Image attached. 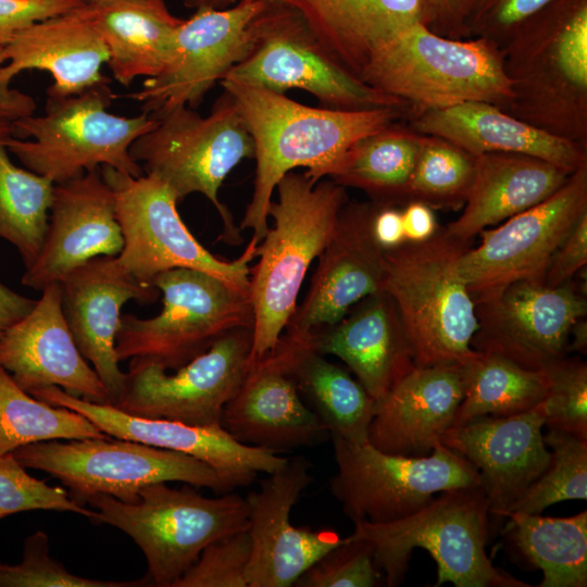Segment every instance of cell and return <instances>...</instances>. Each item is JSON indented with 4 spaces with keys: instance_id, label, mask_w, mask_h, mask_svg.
<instances>
[{
    "instance_id": "6",
    "label": "cell",
    "mask_w": 587,
    "mask_h": 587,
    "mask_svg": "<svg viewBox=\"0 0 587 587\" xmlns=\"http://www.w3.org/2000/svg\"><path fill=\"white\" fill-rule=\"evenodd\" d=\"M359 78L411 108L412 113L512 98L502 51L484 38L441 36L414 23L375 51Z\"/></svg>"
},
{
    "instance_id": "56",
    "label": "cell",
    "mask_w": 587,
    "mask_h": 587,
    "mask_svg": "<svg viewBox=\"0 0 587 587\" xmlns=\"http://www.w3.org/2000/svg\"><path fill=\"white\" fill-rule=\"evenodd\" d=\"M5 63V60L3 58V52H2V46H0V66Z\"/></svg>"
},
{
    "instance_id": "20",
    "label": "cell",
    "mask_w": 587,
    "mask_h": 587,
    "mask_svg": "<svg viewBox=\"0 0 587 587\" xmlns=\"http://www.w3.org/2000/svg\"><path fill=\"white\" fill-rule=\"evenodd\" d=\"M2 52L5 65L0 66V115L11 122L32 115L35 110L30 97L9 86L23 71L41 70L51 74L49 99L77 95L110 80L101 74L102 64L109 60L107 47L84 4L24 28L2 46Z\"/></svg>"
},
{
    "instance_id": "42",
    "label": "cell",
    "mask_w": 587,
    "mask_h": 587,
    "mask_svg": "<svg viewBox=\"0 0 587 587\" xmlns=\"http://www.w3.org/2000/svg\"><path fill=\"white\" fill-rule=\"evenodd\" d=\"M136 580H99L80 577L50 555L49 538L37 530L24 541L23 558L17 564L0 563V587H140Z\"/></svg>"
},
{
    "instance_id": "4",
    "label": "cell",
    "mask_w": 587,
    "mask_h": 587,
    "mask_svg": "<svg viewBox=\"0 0 587 587\" xmlns=\"http://www.w3.org/2000/svg\"><path fill=\"white\" fill-rule=\"evenodd\" d=\"M472 247L440 228L422 242L385 250L383 290L394 301L415 366L465 364L478 351L475 302L459 272Z\"/></svg>"
},
{
    "instance_id": "23",
    "label": "cell",
    "mask_w": 587,
    "mask_h": 587,
    "mask_svg": "<svg viewBox=\"0 0 587 587\" xmlns=\"http://www.w3.org/2000/svg\"><path fill=\"white\" fill-rule=\"evenodd\" d=\"M378 208L375 203H345L307 295L286 329L312 333L330 327L359 301L383 290L385 250L373 234Z\"/></svg>"
},
{
    "instance_id": "17",
    "label": "cell",
    "mask_w": 587,
    "mask_h": 587,
    "mask_svg": "<svg viewBox=\"0 0 587 587\" xmlns=\"http://www.w3.org/2000/svg\"><path fill=\"white\" fill-rule=\"evenodd\" d=\"M266 2L239 0L224 9H197L178 27L170 64L127 97L155 120L180 107L197 108L251 51L255 21Z\"/></svg>"
},
{
    "instance_id": "55",
    "label": "cell",
    "mask_w": 587,
    "mask_h": 587,
    "mask_svg": "<svg viewBox=\"0 0 587 587\" xmlns=\"http://www.w3.org/2000/svg\"><path fill=\"white\" fill-rule=\"evenodd\" d=\"M239 0H184V5L189 9H201V8H212V9H224L230 7L238 2ZM264 1H275V0H264Z\"/></svg>"
},
{
    "instance_id": "15",
    "label": "cell",
    "mask_w": 587,
    "mask_h": 587,
    "mask_svg": "<svg viewBox=\"0 0 587 587\" xmlns=\"http://www.w3.org/2000/svg\"><path fill=\"white\" fill-rule=\"evenodd\" d=\"M252 327L232 329L185 365L171 370L130 359L113 407L135 416L220 426L224 407L250 365Z\"/></svg>"
},
{
    "instance_id": "31",
    "label": "cell",
    "mask_w": 587,
    "mask_h": 587,
    "mask_svg": "<svg viewBox=\"0 0 587 587\" xmlns=\"http://www.w3.org/2000/svg\"><path fill=\"white\" fill-rule=\"evenodd\" d=\"M304 20L325 51L359 78L372 55L408 26H427L425 0H279Z\"/></svg>"
},
{
    "instance_id": "47",
    "label": "cell",
    "mask_w": 587,
    "mask_h": 587,
    "mask_svg": "<svg viewBox=\"0 0 587 587\" xmlns=\"http://www.w3.org/2000/svg\"><path fill=\"white\" fill-rule=\"evenodd\" d=\"M551 0H464L463 38H484L502 49L515 29Z\"/></svg>"
},
{
    "instance_id": "5",
    "label": "cell",
    "mask_w": 587,
    "mask_h": 587,
    "mask_svg": "<svg viewBox=\"0 0 587 587\" xmlns=\"http://www.w3.org/2000/svg\"><path fill=\"white\" fill-rule=\"evenodd\" d=\"M489 502L480 485L440 491L428 503L386 523L358 522L352 538L367 541L389 587L402 583L415 548L437 564L436 586L529 587L492 565L486 552Z\"/></svg>"
},
{
    "instance_id": "8",
    "label": "cell",
    "mask_w": 587,
    "mask_h": 587,
    "mask_svg": "<svg viewBox=\"0 0 587 587\" xmlns=\"http://www.w3.org/2000/svg\"><path fill=\"white\" fill-rule=\"evenodd\" d=\"M110 80L62 99L47 100L43 115H26L12 122L7 148L29 171L54 184L109 165L138 177L145 174L129 153L132 143L155 126L141 113L121 116L107 108L114 96Z\"/></svg>"
},
{
    "instance_id": "13",
    "label": "cell",
    "mask_w": 587,
    "mask_h": 587,
    "mask_svg": "<svg viewBox=\"0 0 587 587\" xmlns=\"http://www.w3.org/2000/svg\"><path fill=\"white\" fill-rule=\"evenodd\" d=\"M330 439L337 472L329 489L353 523L395 521L440 491L480 485L475 466L441 442L428 455L407 457L380 451L370 442L335 435Z\"/></svg>"
},
{
    "instance_id": "27",
    "label": "cell",
    "mask_w": 587,
    "mask_h": 587,
    "mask_svg": "<svg viewBox=\"0 0 587 587\" xmlns=\"http://www.w3.org/2000/svg\"><path fill=\"white\" fill-rule=\"evenodd\" d=\"M33 311L0 336V366L25 391L57 386L109 403L100 377L77 348L62 311L61 286L45 287Z\"/></svg>"
},
{
    "instance_id": "32",
    "label": "cell",
    "mask_w": 587,
    "mask_h": 587,
    "mask_svg": "<svg viewBox=\"0 0 587 587\" xmlns=\"http://www.w3.org/2000/svg\"><path fill=\"white\" fill-rule=\"evenodd\" d=\"M474 179L461 215L446 232L472 241L482 230L540 203L554 193L571 173L545 160L520 153L475 155Z\"/></svg>"
},
{
    "instance_id": "11",
    "label": "cell",
    "mask_w": 587,
    "mask_h": 587,
    "mask_svg": "<svg viewBox=\"0 0 587 587\" xmlns=\"http://www.w3.org/2000/svg\"><path fill=\"white\" fill-rule=\"evenodd\" d=\"M100 173L114 193L124 238L116 261L134 278L153 286L160 273L186 267L249 294V264L257 258L259 242L251 238L239 258L221 260L192 236L177 211V196L163 180L151 174L135 177L109 165L100 166Z\"/></svg>"
},
{
    "instance_id": "7",
    "label": "cell",
    "mask_w": 587,
    "mask_h": 587,
    "mask_svg": "<svg viewBox=\"0 0 587 587\" xmlns=\"http://www.w3.org/2000/svg\"><path fill=\"white\" fill-rule=\"evenodd\" d=\"M186 484L142 487L135 502L105 494L87 497L97 510L92 523L108 524L127 534L147 560V586L174 587L212 541L248 528L246 498L237 494L205 497Z\"/></svg>"
},
{
    "instance_id": "29",
    "label": "cell",
    "mask_w": 587,
    "mask_h": 587,
    "mask_svg": "<svg viewBox=\"0 0 587 587\" xmlns=\"http://www.w3.org/2000/svg\"><path fill=\"white\" fill-rule=\"evenodd\" d=\"M311 334L314 349L339 358L375 401L415 367L396 305L384 290Z\"/></svg>"
},
{
    "instance_id": "46",
    "label": "cell",
    "mask_w": 587,
    "mask_h": 587,
    "mask_svg": "<svg viewBox=\"0 0 587 587\" xmlns=\"http://www.w3.org/2000/svg\"><path fill=\"white\" fill-rule=\"evenodd\" d=\"M251 557L248 529L209 544L174 587H248Z\"/></svg>"
},
{
    "instance_id": "10",
    "label": "cell",
    "mask_w": 587,
    "mask_h": 587,
    "mask_svg": "<svg viewBox=\"0 0 587 587\" xmlns=\"http://www.w3.org/2000/svg\"><path fill=\"white\" fill-rule=\"evenodd\" d=\"M152 285L162 292L163 308L149 319L122 315L115 341L120 361L142 359L176 370L227 332L252 327L250 295L212 274L172 268Z\"/></svg>"
},
{
    "instance_id": "41",
    "label": "cell",
    "mask_w": 587,
    "mask_h": 587,
    "mask_svg": "<svg viewBox=\"0 0 587 587\" xmlns=\"http://www.w3.org/2000/svg\"><path fill=\"white\" fill-rule=\"evenodd\" d=\"M544 440L552 449L548 466L503 516L513 512L540 514L557 502L587 498V439L549 428Z\"/></svg>"
},
{
    "instance_id": "50",
    "label": "cell",
    "mask_w": 587,
    "mask_h": 587,
    "mask_svg": "<svg viewBox=\"0 0 587 587\" xmlns=\"http://www.w3.org/2000/svg\"><path fill=\"white\" fill-rule=\"evenodd\" d=\"M464 0H425L428 23L434 33L454 39H464L462 10Z\"/></svg>"
},
{
    "instance_id": "25",
    "label": "cell",
    "mask_w": 587,
    "mask_h": 587,
    "mask_svg": "<svg viewBox=\"0 0 587 587\" xmlns=\"http://www.w3.org/2000/svg\"><path fill=\"white\" fill-rule=\"evenodd\" d=\"M545 419L541 401L516 414L473 419L442 436V445L477 470L490 513L503 516L548 466L551 452L541 434Z\"/></svg>"
},
{
    "instance_id": "21",
    "label": "cell",
    "mask_w": 587,
    "mask_h": 587,
    "mask_svg": "<svg viewBox=\"0 0 587 587\" xmlns=\"http://www.w3.org/2000/svg\"><path fill=\"white\" fill-rule=\"evenodd\" d=\"M33 397L76 411L100 430L115 438L183 452L211 465L234 489L250 485L259 473L282 469L288 458L271 450L243 445L220 426H195L165 419L130 415L109 403L74 397L57 386L28 392Z\"/></svg>"
},
{
    "instance_id": "1",
    "label": "cell",
    "mask_w": 587,
    "mask_h": 587,
    "mask_svg": "<svg viewBox=\"0 0 587 587\" xmlns=\"http://www.w3.org/2000/svg\"><path fill=\"white\" fill-rule=\"evenodd\" d=\"M220 84L254 142L253 193L239 229H251L259 243L270 228L272 196L285 174L304 167L315 183L327 178L355 142L396 123L408 110L314 108L262 87L230 79Z\"/></svg>"
},
{
    "instance_id": "48",
    "label": "cell",
    "mask_w": 587,
    "mask_h": 587,
    "mask_svg": "<svg viewBox=\"0 0 587 587\" xmlns=\"http://www.w3.org/2000/svg\"><path fill=\"white\" fill-rule=\"evenodd\" d=\"M83 4L84 0H0V46L24 28Z\"/></svg>"
},
{
    "instance_id": "52",
    "label": "cell",
    "mask_w": 587,
    "mask_h": 587,
    "mask_svg": "<svg viewBox=\"0 0 587 587\" xmlns=\"http://www.w3.org/2000/svg\"><path fill=\"white\" fill-rule=\"evenodd\" d=\"M373 234L384 250L405 242L401 211L392 207H379L373 218Z\"/></svg>"
},
{
    "instance_id": "18",
    "label": "cell",
    "mask_w": 587,
    "mask_h": 587,
    "mask_svg": "<svg viewBox=\"0 0 587 587\" xmlns=\"http://www.w3.org/2000/svg\"><path fill=\"white\" fill-rule=\"evenodd\" d=\"M478 329L472 348L504 357L533 371H545L569 352L570 332L586 316L583 289L572 279L557 287L517 280L475 303Z\"/></svg>"
},
{
    "instance_id": "44",
    "label": "cell",
    "mask_w": 587,
    "mask_h": 587,
    "mask_svg": "<svg viewBox=\"0 0 587 587\" xmlns=\"http://www.w3.org/2000/svg\"><path fill=\"white\" fill-rule=\"evenodd\" d=\"M545 425L587 439V364L563 358L545 370Z\"/></svg>"
},
{
    "instance_id": "28",
    "label": "cell",
    "mask_w": 587,
    "mask_h": 587,
    "mask_svg": "<svg viewBox=\"0 0 587 587\" xmlns=\"http://www.w3.org/2000/svg\"><path fill=\"white\" fill-rule=\"evenodd\" d=\"M464 390L463 364L415 366L375 401L369 442L387 453L428 455L453 426Z\"/></svg>"
},
{
    "instance_id": "49",
    "label": "cell",
    "mask_w": 587,
    "mask_h": 587,
    "mask_svg": "<svg viewBox=\"0 0 587 587\" xmlns=\"http://www.w3.org/2000/svg\"><path fill=\"white\" fill-rule=\"evenodd\" d=\"M587 214L583 215L553 254L544 283L560 286L586 267Z\"/></svg>"
},
{
    "instance_id": "54",
    "label": "cell",
    "mask_w": 587,
    "mask_h": 587,
    "mask_svg": "<svg viewBox=\"0 0 587 587\" xmlns=\"http://www.w3.org/2000/svg\"><path fill=\"white\" fill-rule=\"evenodd\" d=\"M572 338V342H569V351L586 352L587 347V322L585 317L575 322L570 332L569 339Z\"/></svg>"
},
{
    "instance_id": "38",
    "label": "cell",
    "mask_w": 587,
    "mask_h": 587,
    "mask_svg": "<svg viewBox=\"0 0 587 587\" xmlns=\"http://www.w3.org/2000/svg\"><path fill=\"white\" fill-rule=\"evenodd\" d=\"M463 369L465 390L453 426L479 416L524 412L546 398L545 371L525 369L499 354L478 351Z\"/></svg>"
},
{
    "instance_id": "3",
    "label": "cell",
    "mask_w": 587,
    "mask_h": 587,
    "mask_svg": "<svg viewBox=\"0 0 587 587\" xmlns=\"http://www.w3.org/2000/svg\"><path fill=\"white\" fill-rule=\"evenodd\" d=\"M273 218L259 243V262L251 268L253 312L250 360L264 355L278 342L297 308L307 272L327 246L347 202L345 187L330 178L313 182L304 172H289L277 183Z\"/></svg>"
},
{
    "instance_id": "33",
    "label": "cell",
    "mask_w": 587,
    "mask_h": 587,
    "mask_svg": "<svg viewBox=\"0 0 587 587\" xmlns=\"http://www.w3.org/2000/svg\"><path fill=\"white\" fill-rule=\"evenodd\" d=\"M84 10L101 36L114 78L129 86L160 74L172 61L183 18L164 0H84Z\"/></svg>"
},
{
    "instance_id": "35",
    "label": "cell",
    "mask_w": 587,
    "mask_h": 587,
    "mask_svg": "<svg viewBox=\"0 0 587 587\" xmlns=\"http://www.w3.org/2000/svg\"><path fill=\"white\" fill-rule=\"evenodd\" d=\"M422 135L396 123L360 139L327 178L365 191L379 207L408 199Z\"/></svg>"
},
{
    "instance_id": "34",
    "label": "cell",
    "mask_w": 587,
    "mask_h": 587,
    "mask_svg": "<svg viewBox=\"0 0 587 587\" xmlns=\"http://www.w3.org/2000/svg\"><path fill=\"white\" fill-rule=\"evenodd\" d=\"M286 333L292 341L290 372L304 403L330 436L369 442L375 400L346 369L314 349L311 333Z\"/></svg>"
},
{
    "instance_id": "14",
    "label": "cell",
    "mask_w": 587,
    "mask_h": 587,
    "mask_svg": "<svg viewBox=\"0 0 587 587\" xmlns=\"http://www.w3.org/2000/svg\"><path fill=\"white\" fill-rule=\"evenodd\" d=\"M224 79L278 93L301 89L334 109H409L405 102L366 85L339 65L302 16L279 0L266 2L255 21L251 51Z\"/></svg>"
},
{
    "instance_id": "19",
    "label": "cell",
    "mask_w": 587,
    "mask_h": 587,
    "mask_svg": "<svg viewBox=\"0 0 587 587\" xmlns=\"http://www.w3.org/2000/svg\"><path fill=\"white\" fill-rule=\"evenodd\" d=\"M311 462L288 458L279 470L266 474L260 489L248 494V533L251 557L248 587H289L323 554L344 538L333 529L297 527L290 512L311 484Z\"/></svg>"
},
{
    "instance_id": "2",
    "label": "cell",
    "mask_w": 587,
    "mask_h": 587,
    "mask_svg": "<svg viewBox=\"0 0 587 587\" xmlns=\"http://www.w3.org/2000/svg\"><path fill=\"white\" fill-rule=\"evenodd\" d=\"M501 51L512 98L500 109L587 146V0H551Z\"/></svg>"
},
{
    "instance_id": "16",
    "label": "cell",
    "mask_w": 587,
    "mask_h": 587,
    "mask_svg": "<svg viewBox=\"0 0 587 587\" xmlns=\"http://www.w3.org/2000/svg\"><path fill=\"white\" fill-rule=\"evenodd\" d=\"M585 214L587 166L572 173L546 200L482 230L480 243L459 260V272L474 302L517 280L544 282L557 249Z\"/></svg>"
},
{
    "instance_id": "40",
    "label": "cell",
    "mask_w": 587,
    "mask_h": 587,
    "mask_svg": "<svg viewBox=\"0 0 587 587\" xmlns=\"http://www.w3.org/2000/svg\"><path fill=\"white\" fill-rule=\"evenodd\" d=\"M476 157L436 136L422 135L408 199L432 208L459 209L469 196Z\"/></svg>"
},
{
    "instance_id": "51",
    "label": "cell",
    "mask_w": 587,
    "mask_h": 587,
    "mask_svg": "<svg viewBox=\"0 0 587 587\" xmlns=\"http://www.w3.org/2000/svg\"><path fill=\"white\" fill-rule=\"evenodd\" d=\"M402 214L405 242H422L439 229L433 208L420 200H410Z\"/></svg>"
},
{
    "instance_id": "26",
    "label": "cell",
    "mask_w": 587,
    "mask_h": 587,
    "mask_svg": "<svg viewBox=\"0 0 587 587\" xmlns=\"http://www.w3.org/2000/svg\"><path fill=\"white\" fill-rule=\"evenodd\" d=\"M124 246L115 198L100 167L55 184L41 252L22 283L42 290L99 255H117Z\"/></svg>"
},
{
    "instance_id": "12",
    "label": "cell",
    "mask_w": 587,
    "mask_h": 587,
    "mask_svg": "<svg viewBox=\"0 0 587 587\" xmlns=\"http://www.w3.org/2000/svg\"><path fill=\"white\" fill-rule=\"evenodd\" d=\"M13 453L23 466L59 479L82 505L96 494L132 503L137 501L142 487L155 483L180 482L218 495L233 490L211 465L199 459L127 439L45 440L20 447Z\"/></svg>"
},
{
    "instance_id": "43",
    "label": "cell",
    "mask_w": 587,
    "mask_h": 587,
    "mask_svg": "<svg viewBox=\"0 0 587 587\" xmlns=\"http://www.w3.org/2000/svg\"><path fill=\"white\" fill-rule=\"evenodd\" d=\"M25 469L13 452L0 455V520L29 510L72 512L90 522L97 516V511L77 503L64 488L49 486Z\"/></svg>"
},
{
    "instance_id": "37",
    "label": "cell",
    "mask_w": 587,
    "mask_h": 587,
    "mask_svg": "<svg viewBox=\"0 0 587 587\" xmlns=\"http://www.w3.org/2000/svg\"><path fill=\"white\" fill-rule=\"evenodd\" d=\"M11 135L12 122L0 115V237L16 247L28 268L45 243L55 184L11 161Z\"/></svg>"
},
{
    "instance_id": "53",
    "label": "cell",
    "mask_w": 587,
    "mask_h": 587,
    "mask_svg": "<svg viewBox=\"0 0 587 587\" xmlns=\"http://www.w3.org/2000/svg\"><path fill=\"white\" fill-rule=\"evenodd\" d=\"M36 303L0 283V336L27 316Z\"/></svg>"
},
{
    "instance_id": "36",
    "label": "cell",
    "mask_w": 587,
    "mask_h": 587,
    "mask_svg": "<svg viewBox=\"0 0 587 587\" xmlns=\"http://www.w3.org/2000/svg\"><path fill=\"white\" fill-rule=\"evenodd\" d=\"M509 529L520 553L544 574L539 587L587 585V511L569 517L513 512Z\"/></svg>"
},
{
    "instance_id": "22",
    "label": "cell",
    "mask_w": 587,
    "mask_h": 587,
    "mask_svg": "<svg viewBox=\"0 0 587 587\" xmlns=\"http://www.w3.org/2000/svg\"><path fill=\"white\" fill-rule=\"evenodd\" d=\"M291 352V338L284 333L273 349L250 360L221 416V426L237 441L280 453L330 438L298 391L290 372Z\"/></svg>"
},
{
    "instance_id": "24",
    "label": "cell",
    "mask_w": 587,
    "mask_h": 587,
    "mask_svg": "<svg viewBox=\"0 0 587 587\" xmlns=\"http://www.w3.org/2000/svg\"><path fill=\"white\" fill-rule=\"evenodd\" d=\"M60 286L62 311L74 341L91 362L113 404L125 379L115 351L122 307L129 300L154 302L160 291L134 278L116 255L92 258L70 272Z\"/></svg>"
},
{
    "instance_id": "45",
    "label": "cell",
    "mask_w": 587,
    "mask_h": 587,
    "mask_svg": "<svg viewBox=\"0 0 587 587\" xmlns=\"http://www.w3.org/2000/svg\"><path fill=\"white\" fill-rule=\"evenodd\" d=\"M385 580L371 545L350 536L316 560L296 587H374Z\"/></svg>"
},
{
    "instance_id": "30",
    "label": "cell",
    "mask_w": 587,
    "mask_h": 587,
    "mask_svg": "<svg viewBox=\"0 0 587 587\" xmlns=\"http://www.w3.org/2000/svg\"><path fill=\"white\" fill-rule=\"evenodd\" d=\"M410 128L448 140L473 155L526 154L571 174L587 166V146L551 135L488 102H463L412 113Z\"/></svg>"
},
{
    "instance_id": "9",
    "label": "cell",
    "mask_w": 587,
    "mask_h": 587,
    "mask_svg": "<svg viewBox=\"0 0 587 587\" xmlns=\"http://www.w3.org/2000/svg\"><path fill=\"white\" fill-rule=\"evenodd\" d=\"M254 150L237 104L224 90L208 116L188 107L161 116L132 143L129 153L145 174L163 180L178 200L195 192L207 197L222 218L221 239L238 245L241 230L218 200V190L242 160L254 158Z\"/></svg>"
},
{
    "instance_id": "39",
    "label": "cell",
    "mask_w": 587,
    "mask_h": 587,
    "mask_svg": "<svg viewBox=\"0 0 587 587\" xmlns=\"http://www.w3.org/2000/svg\"><path fill=\"white\" fill-rule=\"evenodd\" d=\"M109 437L78 412L33 397L0 366V455L38 441Z\"/></svg>"
}]
</instances>
